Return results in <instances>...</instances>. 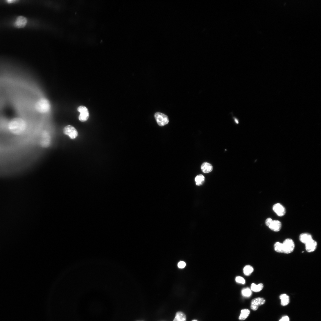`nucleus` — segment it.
Wrapping results in <instances>:
<instances>
[{
    "label": "nucleus",
    "instance_id": "obj_12",
    "mask_svg": "<svg viewBox=\"0 0 321 321\" xmlns=\"http://www.w3.org/2000/svg\"><path fill=\"white\" fill-rule=\"evenodd\" d=\"M300 241L302 243L305 244L313 239L311 235L309 233H302L300 236Z\"/></svg>",
    "mask_w": 321,
    "mask_h": 321
},
{
    "label": "nucleus",
    "instance_id": "obj_4",
    "mask_svg": "<svg viewBox=\"0 0 321 321\" xmlns=\"http://www.w3.org/2000/svg\"><path fill=\"white\" fill-rule=\"evenodd\" d=\"M155 116L157 123L160 126H164L169 122L168 117L162 113L157 112L155 114Z\"/></svg>",
    "mask_w": 321,
    "mask_h": 321
},
{
    "label": "nucleus",
    "instance_id": "obj_14",
    "mask_svg": "<svg viewBox=\"0 0 321 321\" xmlns=\"http://www.w3.org/2000/svg\"><path fill=\"white\" fill-rule=\"evenodd\" d=\"M279 299L281 300V305L282 306H286L290 302V297L286 294H282L280 295Z\"/></svg>",
    "mask_w": 321,
    "mask_h": 321
},
{
    "label": "nucleus",
    "instance_id": "obj_18",
    "mask_svg": "<svg viewBox=\"0 0 321 321\" xmlns=\"http://www.w3.org/2000/svg\"><path fill=\"white\" fill-rule=\"evenodd\" d=\"M250 313V311L248 309H245L242 310L239 317V319L241 320H245L248 317Z\"/></svg>",
    "mask_w": 321,
    "mask_h": 321
},
{
    "label": "nucleus",
    "instance_id": "obj_1",
    "mask_svg": "<svg viewBox=\"0 0 321 321\" xmlns=\"http://www.w3.org/2000/svg\"><path fill=\"white\" fill-rule=\"evenodd\" d=\"M26 122L20 118H16L9 121L8 124V131L15 135H19L22 134L27 128Z\"/></svg>",
    "mask_w": 321,
    "mask_h": 321
},
{
    "label": "nucleus",
    "instance_id": "obj_24",
    "mask_svg": "<svg viewBox=\"0 0 321 321\" xmlns=\"http://www.w3.org/2000/svg\"><path fill=\"white\" fill-rule=\"evenodd\" d=\"M273 220L271 218H268L266 220L265 224L268 227L271 225L273 221Z\"/></svg>",
    "mask_w": 321,
    "mask_h": 321
},
{
    "label": "nucleus",
    "instance_id": "obj_10",
    "mask_svg": "<svg viewBox=\"0 0 321 321\" xmlns=\"http://www.w3.org/2000/svg\"><path fill=\"white\" fill-rule=\"evenodd\" d=\"M317 246V242L313 239L305 244V249L309 252H314Z\"/></svg>",
    "mask_w": 321,
    "mask_h": 321
},
{
    "label": "nucleus",
    "instance_id": "obj_13",
    "mask_svg": "<svg viewBox=\"0 0 321 321\" xmlns=\"http://www.w3.org/2000/svg\"><path fill=\"white\" fill-rule=\"evenodd\" d=\"M9 122L6 119L0 118V132H5L8 130Z\"/></svg>",
    "mask_w": 321,
    "mask_h": 321
},
{
    "label": "nucleus",
    "instance_id": "obj_17",
    "mask_svg": "<svg viewBox=\"0 0 321 321\" xmlns=\"http://www.w3.org/2000/svg\"><path fill=\"white\" fill-rule=\"evenodd\" d=\"M264 288V285L262 283L258 285L252 284L251 286V290L255 292H259L261 291Z\"/></svg>",
    "mask_w": 321,
    "mask_h": 321
},
{
    "label": "nucleus",
    "instance_id": "obj_15",
    "mask_svg": "<svg viewBox=\"0 0 321 321\" xmlns=\"http://www.w3.org/2000/svg\"><path fill=\"white\" fill-rule=\"evenodd\" d=\"M201 169L203 173H208L212 171L213 166L210 164L205 162L202 165Z\"/></svg>",
    "mask_w": 321,
    "mask_h": 321
},
{
    "label": "nucleus",
    "instance_id": "obj_9",
    "mask_svg": "<svg viewBox=\"0 0 321 321\" xmlns=\"http://www.w3.org/2000/svg\"><path fill=\"white\" fill-rule=\"evenodd\" d=\"M28 22L27 19L24 17H18L15 23V26L18 28H24Z\"/></svg>",
    "mask_w": 321,
    "mask_h": 321
},
{
    "label": "nucleus",
    "instance_id": "obj_22",
    "mask_svg": "<svg viewBox=\"0 0 321 321\" xmlns=\"http://www.w3.org/2000/svg\"><path fill=\"white\" fill-rule=\"evenodd\" d=\"M241 293L243 297H250L252 295L251 290L248 288H243L242 290Z\"/></svg>",
    "mask_w": 321,
    "mask_h": 321
},
{
    "label": "nucleus",
    "instance_id": "obj_20",
    "mask_svg": "<svg viewBox=\"0 0 321 321\" xmlns=\"http://www.w3.org/2000/svg\"><path fill=\"white\" fill-rule=\"evenodd\" d=\"M253 271V267L250 265L245 266L243 269V273L247 276L250 275Z\"/></svg>",
    "mask_w": 321,
    "mask_h": 321
},
{
    "label": "nucleus",
    "instance_id": "obj_19",
    "mask_svg": "<svg viewBox=\"0 0 321 321\" xmlns=\"http://www.w3.org/2000/svg\"><path fill=\"white\" fill-rule=\"evenodd\" d=\"M274 249L277 252L279 253H284L283 244L279 242H276L274 245Z\"/></svg>",
    "mask_w": 321,
    "mask_h": 321
},
{
    "label": "nucleus",
    "instance_id": "obj_29",
    "mask_svg": "<svg viewBox=\"0 0 321 321\" xmlns=\"http://www.w3.org/2000/svg\"><path fill=\"white\" fill-rule=\"evenodd\" d=\"M191 321H198L197 320H192Z\"/></svg>",
    "mask_w": 321,
    "mask_h": 321
},
{
    "label": "nucleus",
    "instance_id": "obj_6",
    "mask_svg": "<svg viewBox=\"0 0 321 321\" xmlns=\"http://www.w3.org/2000/svg\"><path fill=\"white\" fill-rule=\"evenodd\" d=\"M77 110L80 113L79 117V119L81 122L86 121L88 119L89 114L87 108L83 106H81L78 107Z\"/></svg>",
    "mask_w": 321,
    "mask_h": 321
},
{
    "label": "nucleus",
    "instance_id": "obj_23",
    "mask_svg": "<svg viewBox=\"0 0 321 321\" xmlns=\"http://www.w3.org/2000/svg\"><path fill=\"white\" fill-rule=\"evenodd\" d=\"M236 281L237 283L242 284H245V279L241 277L238 276L236 277Z\"/></svg>",
    "mask_w": 321,
    "mask_h": 321
},
{
    "label": "nucleus",
    "instance_id": "obj_30",
    "mask_svg": "<svg viewBox=\"0 0 321 321\" xmlns=\"http://www.w3.org/2000/svg\"></svg>",
    "mask_w": 321,
    "mask_h": 321
},
{
    "label": "nucleus",
    "instance_id": "obj_7",
    "mask_svg": "<svg viewBox=\"0 0 321 321\" xmlns=\"http://www.w3.org/2000/svg\"><path fill=\"white\" fill-rule=\"evenodd\" d=\"M266 302L265 299L261 297H258L252 300L251 302L250 307L253 311L257 310L259 307L263 305Z\"/></svg>",
    "mask_w": 321,
    "mask_h": 321
},
{
    "label": "nucleus",
    "instance_id": "obj_28",
    "mask_svg": "<svg viewBox=\"0 0 321 321\" xmlns=\"http://www.w3.org/2000/svg\"><path fill=\"white\" fill-rule=\"evenodd\" d=\"M235 121L238 124V121L237 119H235Z\"/></svg>",
    "mask_w": 321,
    "mask_h": 321
},
{
    "label": "nucleus",
    "instance_id": "obj_2",
    "mask_svg": "<svg viewBox=\"0 0 321 321\" xmlns=\"http://www.w3.org/2000/svg\"><path fill=\"white\" fill-rule=\"evenodd\" d=\"M51 107L50 102L47 99L42 98L37 102L35 105L36 110L41 113L48 112L50 110Z\"/></svg>",
    "mask_w": 321,
    "mask_h": 321
},
{
    "label": "nucleus",
    "instance_id": "obj_21",
    "mask_svg": "<svg viewBox=\"0 0 321 321\" xmlns=\"http://www.w3.org/2000/svg\"><path fill=\"white\" fill-rule=\"evenodd\" d=\"M195 181L197 186H201L204 182L205 177L202 175H199L196 177Z\"/></svg>",
    "mask_w": 321,
    "mask_h": 321
},
{
    "label": "nucleus",
    "instance_id": "obj_5",
    "mask_svg": "<svg viewBox=\"0 0 321 321\" xmlns=\"http://www.w3.org/2000/svg\"><path fill=\"white\" fill-rule=\"evenodd\" d=\"M63 132L65 135H68L72 139H75L78 136V132L76 128L73 126L68 125L64 128Z\"/></svg>",
    "mask_w": 321,
    "mask_h": 321
},
{
    "label": "nucleus",
    "instance_id": "obj_25",
    "mask_svg": "<svg viewBox=\"0 0 321 321\" xmlns=\"http://www.w3.org/2000/svg\"><path fill=\"white\" fill-rule=\"evenodd\" d=\"M186 266V264L184 261L180 262L178 264V266L179 268H184Z\"/></svg>",
    "mask_w": 321,
    "mask_h": 321
},
{
    "label": "nucleus",
    "instance_id": "obj_26",
    "mask_svg": "<svg viewBox=\"0 0 321 321\" xmlns=\"http://www.w3.org/2000/svg\"><path fill=\"white\" fill-rule=\"evenodd\" d=\"M279 321H290L289 318L287 316L282 317Z\"/></svg>",
    "mask_w": 321,
    "mask_h": 321
},
{
    "label": "nucleus",
    "instance_id": "obj_16",
    "mask_svg": "<svg viewBox=\"0 0 321 321\" xmlns=\"http://www.w3.org/2000/svg\"><path fill=\"white\" fill-rule=\"evenodd\" d=\"M173 321H186V315L182 312H178L176 313Z\"/></svg>",
    "mask_w": 321,
    "mask_h": 321
},
{
    "label": "nucleus",
    "instance_id": "obj_3",
    "mask_svg": "<svg viewBox=\"0 0 321 321\" xmlns=\"http://www.w3.org/2000/svg\"><path fill=\"white\" fill-rule=\"evenodd\" d=\"M283 244L284 253L289 254L292 252L295 248V244L293 240L290 238L285 239Z\"/></svg>",
    "mask_w": 321,
    "mask_h": 321
},
{
    "label": "nucleus",
    "instance_id": "obj_11",
    "mask_svg": "<svg viewBox=\"0 0 321 321\" xmlns=\"http://www.w3.org/2000/svg\"><path fill=\"white\" fill-rule=\"evenodd\" d=\"M268 227L274 232H279L281 228V222L278 220H273Z\"/></svg>",
    "mask_w": 321,
    "mask_h": 321
},
{
    "label": "nucleus",
    "instance_id": "obj_27",
    "mask_svg": "<svg viewBox=\"0 0 321 321\" xmlns=\"http://www.w3.org/2000/svg\"><path fill=\"white\" fill-rule=\"evenodd\" d=\"M18 1H15H15H14V0H12V1H11V0H10V1H6L7 2V3H15L16 2Z\"/></svg>",
    "mask_w": 321,
    "mask_h": 321
},
{
    "label": "nucleus",
    "instance_id": "obj_8",
    "mask_svg": "<svg viewBox=\"0 0 321 321\" xmlns=\"http://www.w3.org/2000/svg\"><path fill=\"white\" fill-rule=\"evenodd\" d=\"M273 209L277 215L279 216H283L286 213L285 208L279 203L274 205L273 207Z\"/></svg>",
    "mask_w": 321,
    "mask_h": 321
}]
</instances>
